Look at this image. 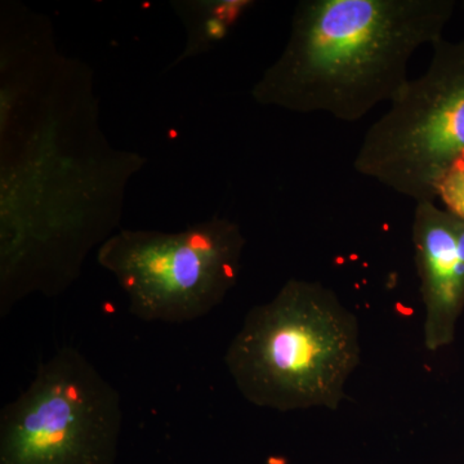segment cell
I'll use <instances>...</instances> for the list:
<instances>
[{
    "mask_svg": "<svg viewBox=\"0 0 464 464\" xmlns=\"http://www.w3.org/2000/svg\"><path fill=\"white\" fill-rule=\"evenodd\" d=\"M119 391L74 347L39 365L0 413V464H114Z\"/></svg>",
    "mask_w": 464,
    "mask_h": 464,
    "instance_id": "5b68a950",
    "label": "cell"
},
{
    "mask_svg": "<svg viewBox=\"0 0 464 464\" xmlns=\"http://www.w3.org/2000/svg\"><path fill=\"white\" fill-rule=\"evenodd\" d=\"M454 9V0L299 2L288 43L253 99L297 114L362 121L398 96L411 57L442 39Z\"/></svg>",
    "mask_w": 464,
    "mask_h": 464,
    "instance_id": "7a4b0ae2",
    "label": "cell"
},
{
    "mask_svg": "<svg viewBox=\"0 0 464 464\" xmlns=\"http://www.w3.org/2000/svg\"><path fill=\"white\" fill-rule=\"evenodd\" d=\"M463 8H464V2H463Z\"/></svg>",
    "mask_w": 464,
    "mask_h": 464,
    "instance_id": "30bf717a",
    "label": "cell"
},
{
    "mask_svg": "<svg viewBox=\"0 0 464 464\" xmlns=\"http://www.w3.org/2000/svg\"><path fill=\"white\" fill-rule=\"evenodd\" d=\"M422 75L409 79L366 130L353 169L396 194L436 203V185L464 158V39H440Z\"/></svg>",
    "mask_w": 464,
    "mask_h": 464,
    "instance_id": "8992f818",
    "label": "cell"
},
{
    "mask_svg": "<svg viewBox=\"0 0 464 464\" xmlns=\"http://www.w3.org/2000/svg\"><path fill=\"white\" fill-rule=\"evenodd\" d=\"M250 5L246 0H219L182 5L181 14L190 39L183 56L199 53L221 41Z\"/></svg>",
    "mask_w": 464,
    "mask_h": 464,
    "instance_id": "ba28073f",
    "label": "cell"
},
{
    "mask_svg": "<svg viewBox=\"0 0 464 464\" xmlns=\"http://www.w3.org/2000/svg\"><path fill=\"white\" fill-rule=\"evenodd\" d=\"M244 246L239 226L213 218L179 232H115L97 261L115 277L133 316L179 324L224 302L239 277Z\"/></svg>",
    "mask_w": 464,
    "mask_h": 464,
    "instance_id": "277c9868",
    "label": "cell"
},
{
    "mask_svg": "<svg viewBox=\"0 0 464 464\" xmlns=\"http://www.w3.org/2000/svg\"><path fill=\"white\" fill-rule=\"evenodd\" d=\"M362 360L357 316L328 286L290 279L250 308L226 351L235 386L271 411H337Z\"/></svg>",
    "mask_w": 464,
    "mask_h": 464,
    "instance_id": "3957f363",
    "label": "cell"
},
{
    "mask_svg": "<svg viewBox=\"0 0 464 464\" xmlns=\"http://www.w3.org/2000/svg\"><path fill=\"white\" fill-rule=\"evenodd\" d=\"M0 315L53 297L115 234L139 158L109 148L83 69L61 57L2 85Z\"/></svg>",
    "mask_w": 464,
    "mask_h": 464,
    "instance_id": "6da1fadb",
    "label": "cell"
},
{
    "mask_svg": "<svg viewBox=\"0 0 464 464\" xmlns=\"http://www.w3.org/2000/svg\"><path fill=\"white\" fill-rule=\"evenodd\" d=\"M436 198L445 210L464 221V158L448 168L436 185Z\"/></svg>",
    "mask_w": 464,
    "mask_h": 464,
    "instance_id": "9c48e42d",
    "label": "cell"
},
{
    "mask_svg": "<svg viewBox=\"0 0 464 464\" xmlns=\"http://www.w3.org/2000/svg\"><path fill=\"white\" fill-rule=\"evenodd\" d=\"M411 237L424 306V346L436 353L456 340L464 311V221L423 201L415 206Z\"/></svg>",
    "mask_w": 464,
    "mask_h": 464,
    "instance_id": "52a82bcc",
    "label": "cell"
}]
</instances>
